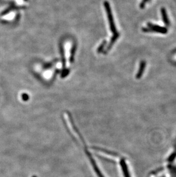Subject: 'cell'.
Returning <instances> with one entry per match:
<instances>
[{
  "instance_id": "obj_5",
  "label": "cell",
  "mask_w": 176,
  "mask_h": 177,
  "mask_svg": "<svg viewBox=\"0 0 176 177\" xmlns=\"http://www.w3.org/2000/svg\"><path fill=\"white\" fill-rule=\"evenodd\" d=\"M173 52H176V49L175 50V51H173Z\"/></svg>"
},
{
  "instance_id": "obj_1",
  "label": "cell",
  "mask_w": 176,
  "mask_h": 177,
  "mask_svg": "<svg viewBox=\"0 0 176 177\" xmlns=\"http://www.w3.org/2000/svg\"><path fill=\"white\" fill-rule=\"evenodd\" d=\"M149 28H143L142 31L144 32H149L154 31L156 32H160L161 33H167V29L166 28L160 27L159 25H153L151 23H149L148 24Z\"/></svg>"
},
{
  "instance_id": "obj_4",
  "label": "cell",
  "mask_w": 176,
  "mask_h": 177,
  "mask_svg": "<svg viewBox=\"0 0 176 177\" xmlns=\"http://www.w3.org/2000/svg\"><path fill=\"white\" fill-rule=\"evenodd\" d=\"M149 0H142V1L141 2V4H140V7L141 8H143L146 4V2H148Z\"/></svg>"
},
{
  "instance_id": "obj_3",
  "label": "cell",
  "mask_w": 176,
  "mask_h": 177,
  "mask_svg": "<svg viewBox=\"0 0 176 177\" xmlns=\"http://www.w3.org/2000/svg\"><path fill=\"white\" fill-rule=\"evenodd\" d=\"M161 13H162V16H163V21L165 23V24L167 26H169L170 25V22H169V21L168 20L167 12H166V10H165V8H162L161 9Z\"/></svg>"
},
{
  "instance_id": "obj_2",
  "label": "cell",
  "mask_w": 176,
  "mask_h": 177,
  "mask_svg": "<svg viewBox=\"0 0 176 177\" xmlns=\"http://www.w3.org/2000/svg\"><path fill=\"white\" fill-rule=\"evenodd\" d=\"M146 62L145 61H142L140 63V69L139 71L138 72L137 74L136 78L137 79H140L141 76L143 75L144 71L145 70V68Z\"/></svg>"
}]
</instances>
